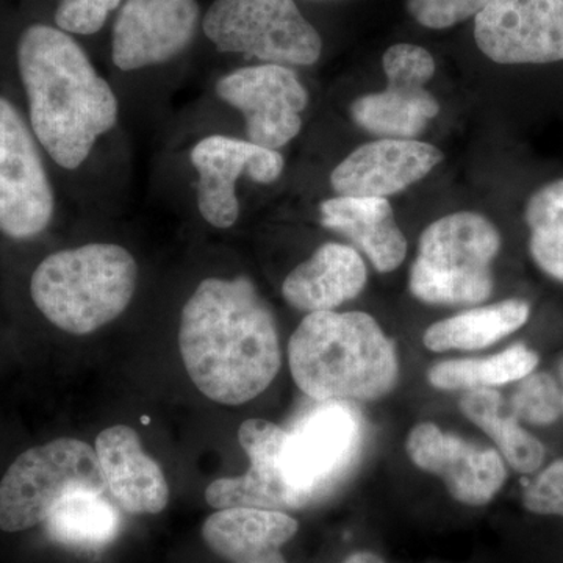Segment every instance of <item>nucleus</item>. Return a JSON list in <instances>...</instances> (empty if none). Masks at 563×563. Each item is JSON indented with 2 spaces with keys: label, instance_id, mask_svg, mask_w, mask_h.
<instances>
[{
  "label": "nucleus",
  "instance_id": "nucleus-32",
  "mask_svg": "<svg viewBox=\"0 0 563 563\" xmlns=\"http://www.w3.org/2000/svg\"><path fill=\"white\" fill-rule=\"evenodd\" d=\"M559 373H561V383H562V402H563V361L561 363V368H559Z\"/></svg>",
  "mask_w": 563,
  "mask_h": 563
},
{
  "label": "nucleus",
  "instance_id": "nucleus-3",
  "mask_svg": "<svg viewBox=\"0 0 563 563\" xmlns=\"http://www.w3.org/2000/svg\"><path fill=\"white\" fill-rule=\"evenodd\" d=\"M299 390L317 402L376 401L398 383L395 346L363 312L307 314L288 343Z\"/></svg>",
  "mask_w": 563,
  "mask_h": 563
},
{
  "label": "nucleus",
  "instance_id": "nucleus-18",
  "mask_svg": "<svg viewBox=\"0 0 563 563\" xmlns=\"http://www.w3.org/2000/svg\"><path fill=\"white\" fill-rule=\"evenodd\" d=\"M96 454L107 490L122 510L155 515L166 509L169 487L165 473L144 453L139 433L124 424L111 426L96 439Z\"/></svg>",
  "mask_w": 563,
  "mask_h": 563
},
{
  "label": "nucleus",
  "instance_id": "nucleus-8",
  "mask_svg": "<svg viewBox=\"0 0 563 563\" xmlns=\"http://www.w3.org/2000/svg\"><path fill=\"white\" fill-rule=\"evenodd\" d=\"M362 433L361 418L347 402H320L287 431L282 466L306 506L350 468L361 450Z\"/></svg>",
  "mask_w": 563,
  "mask_h": 563
},
{
  "label": "nucleus",
  "instance_id": "nucleus-9",
  "mask_svg": "<svg viewBox=\"0 0 563 563\" xmlns=\"http://www.w3.org/2000/svg\"><path fill=\"white\" fill-rule=\"evenodd\" d=\"M55 196L35 136L20 111L0 96V232L27 240L46 231Z\"/></svg>",
  "mask_w": 563,
  "mask_h": 563
},
{
  "label": "nucleus",
  "instance_id": "nucleus-25",
  "mask_svg": "<svg viewBox=\"0 0 563 563\" xmlns=\"http://www.w3.org/2000/svg\"><path fill=\"white\" fill-rule=\"evenodd\" d=\"M539 355L526 344H514L484 358L440 362L428 373L429 383L440 390H479L517 383L533 373Z\"/></svg>",
  "mask_w": 563,
  "mask_h": 563
},
{
  "label": "nucleus",
  "instance_id": "nucleus-21",
  "mask_svg": "<svg viewBox=\"0 0 563 563\" xmlns=\"http://www.w3.org/2000/svg\"><path fill=\"white\" fill-rule=\"evenodd\" d=\"M321 224L350 239L374 268L391 273L407 255V240L385 198L339 196L320 207Z\"/></svg>",
  "mask_w": 563,
  "mask_h": 563
},
{
  "label": "nucleus",
  "instance_id": "nucleus-12",
  "mask_svg": "<svg viewBox=\"0 0 563 563\" xmlns=\"http://www.w3.org/2000/svg\"><path fill=\"white\" fill-rule=\"evenodd\" d=\"M198 173L196 202L211 228L229 229L240 218L236 181L247 176L257 184H273L282 176L285 161L279 151L266 150L247 140L210 135L190 152Z\"/></svg>",
  "mask_w": 563,
  "mask_h": 563
},
{
  "label": "nucleus",
  "instance_id": "nucleus-7",
  "mask_svg": "<svg viewBox=\"0 0 563 563\" xmlns=\"http://www.w3.org/2000/svg\"><path fill=\"white\" fill-rule=\"evenodd\" d=\"M202 31L218 51L287 68L313 65L322 52L320 33L295 0H214Z\"/></svg>",
  "mask_w": 563,
  "mask_h": 563
},
{
  "label": "nucleus",
  "instance_id": "nucleus-24",
  "mask_svg": "<svg viewBox=\"0 0 563 563\" xmlns=\"http://www.w3.org/2000/svg\"><path fill=\"white\" fill-rule=\"evenodd\" d=\"M461 409L470 421L490 437L506 462L518 473L531 474L542 466L543 444L521 428L512 412H504L498 391L493 388L466 391Z\"/></svg>",
  "mask_w": 563,
  "mask_h": 563
},
{
  "label": "nucleus",
  "instance_id": "nucleus-20",
  "mask_svg": "<svg viewBox=\"0 0 563 563\" xmlns=\"http://www.w3.org/2000/svg\"><path fill=\"white\" fill-rule=\"evenodd\" d=\"M365 284L361 254L354 247L328 243L288 274L282 295L302 312H331L361 295Z\"/></svg>",
  "mask_w": 563,
  "mask_h": 563
},
{
  "label": "nucleus",
  "instance_id": "nucleus-23",
  "mask_svg": "<svg viewBox=\"0 0 563 563\" xmlns=\"http://www.w3.org/2000/svg\"><path fill=\"white\" fill-rule=\"evenodd\" d=\"M44 528L54 542L77 550H99L118 536L121 517L103 493L76 490L55 504Z\"/></svg>",
  "mask_w": 563,
  "mask_h": 563
},
{
  "label": "nucleus",
  "instance_id": "nucleus-17",
  "mask_svg": "<svg viewBox=\"0 0 563 563\" xmlns=\"http://www.w3.org/2000/svg\"><path fill=\"white\" fill-rule=\"evenodd\" d=\"M443 161L442 151L417 140L383 139L363 144L331 174L339 196L387 198L424 179Z\"/></svg>",
  "mask_w": 563,
  "mask_h": 563
},
{
  "label": "nucleus",
  "instance_id": "nucleus-26",
  "mask_svg": "<svg viewBox=\"0 0 563 563\" xmlns=\"http://www.w3.org/2000/svg\"><path fill=\"white\" fill-rule=\"evenodd\" d=\"M531 231L533 262L553 279L563 282V179L533 192L525 211Z\"/></svg>",
  "mask_w": 563,
  "mask_h": 563
},
{
  "label": "nucleus",
  "instance_id": "nucleus-6",
  "mask_svg": "<svg viewBox=\"0 0 563 563\" xmlns=\"http://www.w3.org/2000/svg\"><path fill=\"white\" fill-rule=\"evenodd\" d=\"M76 490H107L95 448L76 439L31 448L0 481V529L20 532L44 523L55 504Z\"/></svg>",
  "mask_w": 563,
  "mask_h": 563
},
{
  "label": "nucleus",
  "instance_id": "nucleus-10",
  "mask_svg": "<svg viewBox=\"0 0 563 563\" xmlns=\"http://www.w3.org/2000/svg\"><path fill=\"white\" fill-rule=\"evenodd\" d=\"M383 65L387 88L355 99L352 120L384 139L413 140L440 113V103L426 90L435 60L424 47L395 44L385 52Z\"/></svg>",
  "mask_w": 563,
  "mask_h": 563
},
{
  "label": "nucleus",
  "instance_id": "nucleus-1",
  "mask_svg": "<svg viewBox=\"0 0 563 563\" xmlns=\"http://www.w3.org/2000/svg\"><path fill=\"white\" fill-rule=\"evenodd\" d=\"M179 346L196 388L224 406L257 398L280 369L276 320L246 277H207L196 287L181 309Z\"/></svg>",
  "mask_w": 563,
  "mask_h": 563
},
{
  "label": "nucleus",
  "instance_id": "nucleus-30",
  "mask_svg": "<svg viewBox=\"0 0 563 563\" xmlns=\"http://www.w3.org/2000/svg\"><path fill=\"white\" fill-rule=\"evenodd\" d=\"M526 509L563 518V459L551 463L523 492Z\"/></svg>",
  "mask_w": 563,
  "mask_h": 563
},
{
  "label": "nucleus",
  "instance_id": "nucleus-13",
  "mask_svg": "<svg viewBox=\"0 0 563 563\" xmlns=\"http://www.w3.org/2000/svg\"><path fill=\"white\" fill-rule=\"evenodd\" d=\"M474 40L499 65L563 62V0H495L477 14Z\"/></svg>",
  "mask_w": 563,
  "mask_h": 563
},
{
  "label": "nucleus",
  "instance_id": "nucleus-22",
  "mask_svg": "<svg viewBox=\"0 0 563 563\" xmlns=\"http://www.w3.org/2000/svg\"><path fill=\"white\" fill-rule=\"evenodd\" d=\"M529 317L528 302L509 299L435 322L422 342L433 352L484 350L523 328Z\"/></svg>",
  "mask_w": 563,
  "mask_h": 563
},
{
  "label": "nucleus",
  "instance_id": "nucleus-31",
  "mask_svg": "<svg viewBox=\"0 0 563 563\" xmlns=\"http://www.w3.org/2000/svg\"><path fill=\"white\" fill-rule=\"evenodd\" d=\"M343 563H385L379 555L373 553H355L350 555Z\"/></svg>",
  "mask_w": 563,
  "mask_h": 563
},
{
  "label": "nucleus",
  "instance_id": "nucleus-14",
  "mask_svg": "<svg viewBox=\"0 0 563 563\" xmlns=\"http://www.w3.org/2000/svg\"><path fill=\"white\" fill-rule=\"evenodd\" d=\"M198 0H125L113 27L111 57L121 70L173 60L198 31Z\"/></svg>",
  "mask_w": 563,
  "mask_h": 563
},
{
  "label": "nucleus",
  "instance_id": "nucleus-15",
  "mask_svg": "<svg viewBox=\"0 0 563 563\" xmlns=\"http://www.w3.org/2000/svg\"><path fill=\"white\" fill-rule=\"evenodd\" d=\"M406 450L418 468L442 477L453 498L466 506H485L506 484L507 470L498 451L444 433L432 422L410 431Z\"/></svg>",
  "mask_w": 563,
  "mask_h": 563
},
{
  "label": "nucleus",
  "instance_id": "nucleus-27",
  "mask_svg": "<svg viewBox=\"0 0 563 563\" xmlns=\"http://www.w3.org/2000/svg\"><path fill=\"white\" fill-rule=\"evenodd\" d=\"M510 409L518 421L550 426L563 413L562 388L548 373H531L514 391Z\"/></svg>",
  "mask_w": 563,
  "mask_h": 563
},
{
  "label": "nucleus",
  "instance_id": "nucleus-11",
  "mask_svg": "<svg viewBox=\"0 0 563 563\" xmlns=\"http://www.w3.org/2000/svg\"><path fill=\"white\" fill-rule=\"evenodd\" d=\"M217 95L243 114L247 141L273 151L298 136L309 103L295 70L272 63L232 70L218 80Z\"/></svg>",
  "mask_w": 563,
  "mask_h": 563
},
{
  "label": "nucleus",
  "instance_id": "nucleus-4",
  "mask_svg": "<svg viewBox=\"0 0 563 563\" xmlns=\"http://www.w3.org/2000/svg\"><path fill=\"white\" fill-rule=\"evenodd\" d=\"M139 265L120 244L90 243L54 252L33 273L41 313L62 331L88 335L117 320L132 302Z\"/></svg>",
  "mask_w": 563,
  "mask_h": 563
},
{
  "label": "nucleus",
  "instance_id": "nucleus-16",
  "mask_svg": "<svg viewBox=\"0 0 563 563\" xmlns=\"http://www.w3.org/2000/svg\"><path fill=\"white\" fill-rule=\"evenodd\" d=\"M287 431L266 420H247L240 426L239 442L251 466L242 477H224L207 487L206 499L214 509H301L306 506L296 495L282 466Z\"/></svg>",
  "mask_w": 563,
  "mask_h": 563
},
{
  "label": "nucleus",
  "instance_id": "nucleus-19",
  "mask_svg": "<svg viewBox=\"0 0 563 563\" xmlns=\"http://www.w3.org/2000/svg\"><path fill=\"white\" fill-rule=\"evenodd\" d=\"M295 518L279 510L222 509L202 526L213 553L231 563H287L280 548L298 532Z\"/></svg>",
  "mask_w": 563,
  "mask_h": 563
},
{
  "label": "nucleus",
  "instance_id": "nucleus-29",
  "mask_svg": "<svg viewBox=\"0 0 563 563\" xmlns=\"http://www.w3.org/2000/svg\"><path fill=\"white\" fill-rule=\"evenodd\" d=\"M122 0H60L55 11V24L60 31L76 35H95L109 20L111 11Z\"/></svg>",
  "mask_w": 563,
  "mask_h": 563
},
{
  "label": "nucleus",
  "instance_id": "nucleus-5",
  "mask_svg": "<svg viewBox=\"0 0 563 563\" xmlns=\"http://www.w3.org/2000/svg\"><path fill=\"white\" fill-rule=\"evenodd\" d=\"M499 250L501 235L483 214H448L422 232L410 291L437 306L484 302L493 291L492 263Z\"/></svg>",
  "mask_w": 563,
  "mask_h": 563
},
{
  "label": "nucleus",
  "instance_id": "nucleus-2",
  "mask_svg": "<svg viewBox=\"0 0 563 563\" xmlns=\"http://www.w3.org/2000/svg\"><path fill=\"white\" fill-rule=\"evenodd\" d=\"M18 66L33 135L62 168H80L98 140L117 128L120 103L113 88L79 43L51 25L22 33Z\"/></svg>",
  "mask_w": 563,
  "mask_h": 563
},
{
  "label": "nucleus",
  "instance_id": "nucleus-28",
  "mask_svg": "<svg viewBox=\"0 0 563 563\" xmlns=\"http://www.w3.org/2000/svg\"><path fill=\"white\" fill-rule=\"evenodd\" d=\"M493 2L495 0H407V10L424 27L440 31L477 16Z\"/></svg>",
  "mask_w": 563,
  "mask_h": 563
}]
</instances>
